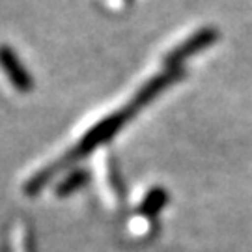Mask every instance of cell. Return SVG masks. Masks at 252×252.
<instances>
[{"label":"cell","mask_w":252,"mask_h":252,"mask_svg":"<svg viewBox=\"0 0 252 252\" xmlns=\"http://www.w3.org/2000/svg\"><path fill=\"white\" fill-rule=\"evenodd\" d=\"M162 202H164V192L162 190H157V192H153L148 196L144 204V209L146 211H157L159 207L162 206Z\"/></svg>","instance_id":"1"}]
</instances>
